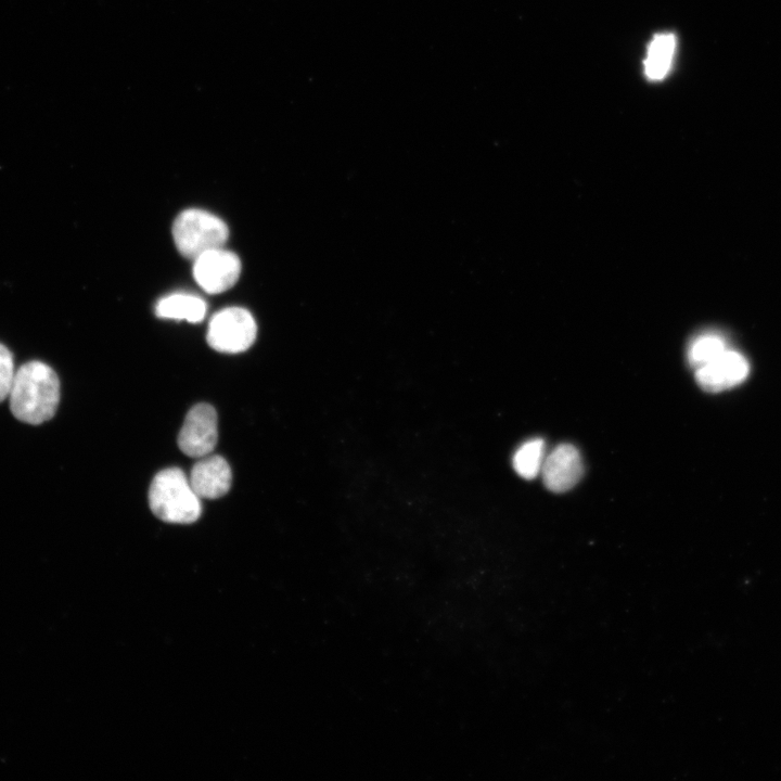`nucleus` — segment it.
I'll return each mask as SVG.
<instances>
[{
  "mask_svg": "<svg viewBox=\"0 0 781 781\" xmlns=\"http://www.w3.org/2000/svg\"><path fill=\"white\" fill-rule=\"evenodd\" d=\"M256 333V322L249 311L229 307L212 317L206 338L208 345L219 353L238 354L252 346Z\"/></svg>",
  "mask_w": 781,
  "mask_h": 781,
  "instance_id": "nucleus-4",
  "label": "nucleus"
},
{
  "mask_svg": "<svg viewBox=\"0 0 781 781\" xmlns=\"http://www.w3.org/2000/svg\"><path fill=\"white\" fill-rule=\"evenodd\" d=\"M149 503L154 515L168 523H193L202 512L201 498L179 468H168L155 475L149 489Z\"/></svg>",
  "mask_w": 781,
  "mask_h": 781,
  "instance_id": "nucleus-2",
  "label": "nucleus"
},
{
  "mask_svg": "<svg viewBox=\"0 0 781 781\" xmlns=\"http://www.w3.org/2000/svg\"><path fill=\"white\" fill-rule=\"evenodd\" d=\"M727 348L725 338L717 333H704L695 337L690 344L687 358L689 364L695 369L710 362Z\"/></svg>",
  "mask_w": 781,
  "mask_h": 781,
  "instance_id": "nucleus-13",
  "label": "nucleus"
},
{
  "mask_svg": "<svg viewBox=\"0 0 781 781\" xmlns=\"http://www.w3.org/2000/svg\"><path fill=\"white\" fill-rule=\"evenodd\" d=\"M12 414L21 422L38 425L52 419L60 402V381L41 361H29L15 371L9 394Z\"/></svg>",
  "mask_w": 781,
  "mask_h": 781,
  "instance_id": "nucleus-1",
  "label": "nucleus"
},
{
  "mask_svg": "<svg viewBox=\"0 0 781 781\" xmlns=\"http://www.w3.org/2000/svg\"><path fill=\"white\" fill-rule=\"evenodd\" d=\"M241 273L239 257L216 248L194 259L193 276L196 283L208 294H219L232 287Z\"/></svg>",
  "mask_w": 781,
  "mask_h": 781,
  "instance_id": "nucleus-6",
  "label": "nucleus"
},
{
  "mask_svg": "<svg viewBox=\"0 0 781 781\" xmlns=\"http://www.w3.org/2000/svg\"><path fill=\"white\" fill-rule=\"evenodd\" d=\"M750 373L747 359L737 350L726 349L710 362L695 369V381L709 393H719L744 382Z\"/></svg>",
  "mask_w": 781,
  "mask_h": 781,
  "instance_id": "nucleus-7",
  "label": "nucleus"
},
{
  "mask_svg": "<svg viewBox=\"0 0 781 781\" xmlns=\"http://www.w3.org/2000/svg\"><path fill=\"white\" fill-rule=\"evenodd\" d=\"M228 235L225 221L203 209L183 210L172 226V236L178 251L192 260L206 252L223 247Z\"/></svg>",
  "mask_w": 781,
  "mask_h": 781,
  "instance_id": "nucleus-3",
  "label": "nucleus"
},
{
  "mask_svg": "<svg viewBox=\"0 0 781 781\" xmlns=\"http://www.w3.org/2000/svg\"><path fill=\"white\" fill-rule=\"evenodd\" d=\"M582 470L577 448L571 444H561L545 458L540 473L549 490L564 492L579 482Z\"/></svg>",
  "mask_w": 781,
  "mask_h": 781,
  "instance_id": "nucleus-8",
  "label": "nucleus"
},
{
  "mask_svg": "<svg viewBox=\"0 0 781 781\" xmlns=\"http://www.w3.org/2000/svg\"><path fill=\"white\" fill-rule=\"evenodd\" d=\"M189 481L200 498L217 499L229 491L232 473L225 458L205 456L193 465Z\"/></svg>",
  "mask_w": 781,
  "mask_h": 781,
  "instance_id": "nucleus-9",
  "label": "nucleus"
},
{
  "mask_svg": "<svg viewBox=\"0 0 781 781\" xmlns=\"http://www.w3.org/2000/svg\"><path fill=\"white\" fill-rule=\"evenodd\" d=\"M545 458V441L533 438L516 450L513 456V468L521 477L533 479L540 473Z\"/></svg>",
  "mask_w": 781,
  "mask_h": 781,
  "instance_id": "nucleus-12",
  "label": "nucleus"
},
{
  "mask_svg": "<svg viewBox=\"0 0 781 781\" xmlns=\"http://www.w3.org/2000/svg\"><path fill=\"white\" fill-rule=\"evenodd\" d=\"M15 370L12 353L0 344V402L9 397Z\"/></svg>",
  "mask_w": 781,
  "mask_h": 781,
  "instance_id": "nucleus-14",
  "label": "nucleus"
},
{
  "mask_svg": "<svg viewBox=\"0 0 781 781\" xmlns=\"http://www.w3.org/2000/svg\"><path fill=\"white\" fill-rule=\"evenodd\" d=\"M155 313L163 319L187 320L196 323L205 318L206 304L201 297L175 293L157 302Z\"/></svg>",
  "mask_w": 781,
  "mask_h": 781,
  "instance_id": "nucleus-11",
  "label": "nucleus"
},
{
  "mask_svg": "<svg viewBox=\"0 0 781 781\" xmlns=\"http://www.w3.org/2000/svg\"><path fill=\"white\" fill-rule=\"evenodd\" d=\"M217 413L208 404H197L185 415L178 436L180 450L192 458L208 456L217 444Z\"/></svg>",
  "mask_w": 781,
  "mask_h": 781,
  "instance_id": "nucleus-5",
  "label": "nucleus"
},
{
  "mask_svg": "<svg viewBox=\"0 0 781 781\" xmlns=\"http://www.w3.org/2000/svg\"><path fill=\"white\" fill-rule=\"evenodd\" d=\"M677 47L671 33L656 34L649 42L643 61L645 77L651 81L663 80L670 72Z\"/></svg>",
  "mask_w": 781,
  "mask_h": 781,
  "instance_id": "nucleus-10",
  "label": "nucleus"
}]
</instances>
